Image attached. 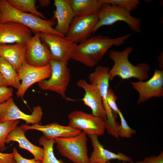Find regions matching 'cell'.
Listing matches in <instances>:
<instances>
[{
	"label": "cell",
	"instance_id": "obj_14",
	"mask_svg": "<svg viewBox=\"0 0 163 163\" xmlns=\"http://www.w3.org/2000/svg\"><path fill=\"white\" fill-rule=\"evenodd\" d=\"M77 85L82 88L85 94L82 100L84 104L89 107L92 114L96 117L107 120V115L103 104L102 99L97 86L88 83L83 79H79Z\"/></svg>",
	"mask_w": 163,
	"mask_h": 163
},
{
	"label": "cell",
	"instance_id": "obj_16",
	"mask_svg": "<svg viewBox=\"0 0 163 163\" xmlns=\"http://www.w3.org/2000/svg\"><path fill=\"white\" fill-rule=\"evenodd\" d=\"M19 126L26 131L28 130H34L40 131L47 139L73 136L82 131L79 129L69 125L62 126L56 122L44 125L39 124L30 126L26 124H22Z\"/></svg>",
	"mask_w": 163,
	"mask_h": 163
},
{
	"label": "cell",
	"instance_id": "obj_36",
	"mask_svg": "<svg viewBox=\"0 0 163 163\" xmlns=\"http://www.w3.org/2000/svg\"><path fill=\"white\" fill-rule=\"evenodd\" d=\"M0 86H6L4 81L0 74Z\"/></svg>",
	"mask_w": 163,
	"mask_h": 163
},
{
	"label": "cell",
	"instance_id": "obj_13",
	"mask_svg": "<svg viewBox=\"0 0 163 163\" xmlns=\"http://www.w3.org/2000/svg\"><path fill=\"white\" fill-rule=\"evenodd\" d=\"M32 32L25 26L15 22L0 23V45L13 43H27Z\"/></svg>",
	"mask_w": 163,
	"mask_h": 163
},
{
	"label": "cell",
	"instance_id": "obj_39",
	"mask_svg": "<svg viewBox=\"0 0 163 163\" xmlns=\"http://www.w3.org/2000/svg\"><path fill=\"white\" fill-rule=\"evenodd\" d=\"M1 16H2V13H1V11L0 9V19L1 18Z\"/></svg>",
	"mask_w": 163,
	"mask_h": 163
},
{
	"label": "cell",
	"instance_id": "obj_34",
	"mask_svg": "<svg viewBox=\"0 0 163 163\" xmlns=\"http://www.w3.org/2000/svg\"><path fill=\"white\" fill-rule=\"evenodd\" d=\"M40 4L42 7L48 6L50 3V1L49 0H39Z\"/></svg>",
	"mask_w": 163,
	"mask_h": 163
},
{
	"label": "cell",
	"instance_id": "obj_19",
	"mask_svg": "<svg viewBox=\"0 0 163 163\" xmlns=\"http://www.w3.org/2000/svg\"><path fill=\"white\" fill-rule=\"evenodd\" d=\"M110 70L108 67L98 66L88 76L90 83L95 84L98 87L107 115L109 114L112 112L107 101V95L109 88L110 80L108 72Z\"/></svg>",
	"mask_w": 163,
	"mask_h": 163
},
{
	"label": "cell",
	"instance_id": "obj_20",
	"mask_svg": "<svg viewBox=\"0 0 163 163\" xmlns=\"http://www.w3.org/2000/svg\"><path fill=\"white\" fill-rule=\"evenodd\" d=\"M27 44L15 43L1 45L0 56L9 62L18 72L25 62Z\"/></svg>",
	"mask_w": 163,
	"mask_h": 163
},
{
	"label": "cell",
	"instance_id": "obj_12",
	"mask_svg": "<svg viewBox=\"0 0 163 163\" xmlns=\"http://www.w3.org/2000/svg\"><path fill=\"white\" fill-rule=\"evenodd\" d=\"M40 37V32H37L27 43L25 61L33 66H43L49 63L51 60L49 48L41 41Z\"/></svg>",
	"mask_w": 163,
	"mask_h": 163
},
{
	"label": "cell",
	"instance_id": "obj_3",
	"mask_svg": "<svg viewBox=\"0 0 163 163\" xmlns=\"http://www.w3.org/2000/svg\"><path fill=\"white\" fill-rule=\"evenodd\" d=\"M133 50L132 47L128 46L122 51L113 50L110 52L109 57L114 64L108 72L110 81L117 76L123 80L135 78L143 81L149 78L150 69L149 64L142 63L135 66L129 61V56Z\"/></svg>",
	"mask_w": 163,
	"mask_h": 163
},
{
	"label": "cell",
	"instance_id": "obj_32",
	"mask_svg": "<svg viewBox=\"0 0 163 163\" xmlns=\"http://www.w3.org/2000/svg\"><path fill=\"white\" fill-rule=\"evenodd\" d=\"M0 163H16L13 152L4 153L0 152Z\"/></svg>",
	"mask_w": 163,
	"mask_h": 163
},
{
	"label": "cell",
	"instance_id": "obj_1",
	"mask_svg": "<svg viewBox=\"0 0 163 163\" xmlns=\"http://www.w3.org/2000/svg\"><path fill=\"white\" fill-rule=\"evenodd\" d=\"M131 35L128 34L114 38L102 35L89 37L77 45L72 59L87 67H93L110 47L123 45Z\"/></svg>",
	"mask_w": 163,
	"mask_h": 163
},
{
	"label": "cell",
	"instance_id": "obj_37",
	"mask_svg": "<svg viewBox=\"0 0 163 163\" xmlns=\"http://www.w3.org/2000/svg\"><path fill=\"white\" fill-rule=\"evenodd\" d=\"M162 54H161L160 56H159V62L160 63V66L161 67V68H162Z\"/></svg>",
	"mask_w": 163,
	"mask_h": 163
},
{
	"label": "cell",
	"instance_id": "obj_15",
	"mask_svg": "<svg viewBox=\"0 0 163 163\" xmlns=\"http://www.w3.org/2000/svg\"><path fill=\"white\" fill-rule=\"evenodd\" d=\"M3 113L0 122L21 119L24 121L27 124L33 125L39 124L42 118L43 110L40 106L33 107L32 113L27 114L19 109L12 97L3 103Z\"/></svg>",
	"mask_w": 163,
	"mask_h": 163
},
{
	"label": "cell",
	"instance_id": "obj_2",
	"mask_svg": "<svg viewBox=\"0 0 163 163\" xmlns=\"http://www.w3.org/2000/svg\"><path fill=\"white\" fill-rule=\"evenodd\" d=\"M0 9L2 13L0 23L15 22L28 27L34 34L37 32H45L65 36L53 27V26L56 24L53 19H43L33 14L18 10L6 0H0Z\"/></svg>",
	"mask_w": 163,
	"mask_h": 163
},
{
	"label": "cell",
	"instance_id": "obj_28",
	"mask_svg": "<svg viewBox=\"0 0 163 163\" xmlns=\"http://www.w3.org/2000/svg\"><path fill=\"white\" fill-rule=\"evenodd\" d=\"M103 4L120 7L129 12L136 9L140 4L139 0H102Z\"/></svg>",
	"mask_w": 163,
	"mask_h": 163
},
{
	"label": "cell",
	"instance_id": "obj_9",
	"mask_svg": "<svg viewBox=\"0 0 163 163\" xmlns=\"http://www.w3.org/2000/svg\"><path fill=\"white\" fill-rule=\"evenodd\" d=\"M17 72L21 82L16 95L18 97H22L32 85L49 78L52 70L50 63L43 66L36 67L30 65L25 62Z\"/></svg>",
	"mask_w": 163,
	"mask_h": 163
},
{
	"label": "cell",
	"instance_id": "obj_40",
	"mask_svg": "<svg viewBox=\"0 0 163 163\" xmlns=\"http://www.w3.org/2000/svg\"><path fill=\"white\" fill-rule=\"evenodd\" d=\"M1 45H0V46H1Z\"/></svg>",
	"mask_w": 163,
	"mask_h": 163
},
{
	"label": "cell",
	"instance_id": "obj_26",
	"mask_svg": "<svg viewBox=\"0 0 163 163\" xmlns=\"http://www.w3.org/2000/svg\"><path fill=\"white\" fill-rule=\"evenodd\" d=\"M19 122L18 120H13L0 122V151L1 152L6 150L5 142L7 136Z\"/></svg>",
	"mask_w": 163,
	"mask_h": 163
},
{
	"label": "cell",
	"instance_id": "obj_21",
	"mask_svg": "<svg viewBox=\"0 0 163 163\" xmlns=\"http://www.w3.org/2000/svg\"><path fill=\"white\" fill-rule=\"evenodd\" d=\"M25 131L19 126H17L7 136L5 143L8 144L12 141L17 142L19 148L28 151L36 160L41 161L43 155V148L31 143L25 136Z\"/></svg>",
	"mask_w": 163,
	"mask_h": 163
},
{
	"label": "cell",
	"instance_id": "obj_8",
	"mask_svg": "<svg viewBox=\"0 0 163 163\" xmlns=\"http://www.w3.org/2000/svg\"><path fill=\"white\" fill-rule=\"evenodd\" d=\"M69 125L84 132L87 135H104L105 121L103 119L81 110H75L68 116Z\"/></svg>",
	"mask_w": 163,
	"mask_h": 163
},
{
	"label": "cell",
	"instance_id": "obj_24",
	"mask_svg": "<svg viewBox=\"0 0 163 163\" xmlns=\"http://www.w3.org/2000/svg\"><path fill=\"white\" fill-rule=\"evenodd\" d=\"M38 142L39 145L43 146L44 151L41 163H62V161L58 160L54 154L53 147L56 143L54 139H47L42 136Z\"/></svg>",
	"mask_w": 163,
	"mask_h": 163
},
{
	"label": "cell",
	"instance_id": "obj_10",
	"mask_svg": "<svg viewBox=\"0 0 163 163\" xmlns=\"http://www.w3.org/2000/svg\"><path fill=\"white\" fill-rule=\"evenodd\" d=\"M98 21V12L83 16H75L73 19L65 37L76 44L89 37Z\"/></svg>",
	"mask_w": 163,
	"mask_h": 163
},
{
	"label": "cell",
	"instance_id": "obj_33",
	"mask_svg": "<svg viewBox=\"0 0 163 163\" xmlns=\"http://www.w3.org/2000/svg\"><path fill=\"white\" fill-rule=\"evenodd\" d=\"M143 161L144 163H163V152H162L157 156L146 157Z\"/></svg>",
	"mask_w": 163,
	"mask_h": 163
},
{
	"label": "cell",
	"instance_id": "obj_7",
	"mask_svg": "<svg viewBox=\"0 0 163 163\" xmlns=\"http://www.w3.org/2000/svg\"><path fill=\"white\" fill-rule=\"evenodd\" d=\"M41 41L48 47L51 60L68 62L71 59L77 46L65 36L45 32H40Z\"/></svg>",
	"mask_w": 163,
	"mask_h": 163
},
{
	"label": "cell",
	"instance_id": "obj_30",
	"mask_svg": "<svg viewBox=\"0 0 163 163\" xmlns=\"http://www.w3.org/2000/svg\"><path fill=\"white\" fill-rule=\"evenodd\" d=\"M13 94V90L6 86H0V103H3L11 97Z\"/></svg>",
	"mask_w": 163,
	"mask_h": 163
},
{
	"label": "cell",
	"instance_id": "obj_31",
	"mask_svg": "<svg viewBox=\"0 0 163 163\" xmlns=\"http://www.w3.org/2000/svg\"><path fill=\"white\" fill-rule=\"evenodd\" d=\"M12 152L16 163H41V161L36 160L34 158L28 159L24 158L18 152L15 147L13 149Z\"/></svg>",
	"mask_w": 163,
	"mask_h": 163
},
{
	"label": "cell",
	"instance_id": "obj_29",
	"mask_svg": "<svg viewBox=\"0 0 163 163\" xmlns=\"http://www.w3.org/2000/svg\"><path fill=\"white\" fill-rule=\"evenodd\" d=\"M117 98L112 89L109 88L107 97V102L110 109L117 114L118 111L120 110L116 102Z\"/></svg>",
	"mask_w": 163,
	"mask_h": 163
},
{
	"label": "cell",
	"instance_id": "obj_23",
	"mask_svg": "<svg viewBox=\"0 0 163 163\" xmlns=\"http://www.w3.org/2000/svg\"><path fill=\"white\" fill-rule=\"evenodd\" d=\"M0 74L6 86H10L18 89L20 82L17 72L4 58L0 56Z\"/></svg>",
	"mask_w": 163,
	"mask_h": 163
},
{
	"label": "cell",
	"instance_id": "obj_18",
	"mask_svg": "<svg viewBox=\"0 0 163 163\" xmlns=\"http://www.w3.org/2000/svg\"><path fill=\"white\" fill-rule=\"evenodd\" d=\"M56 7L54 17L57 20L54 28L58 33L65 35L69 30L71 22L75 16L69 0H54Z\"/></svg>",
	"mask_w": 163,
	"mask_h": 163
},
{
	"label": "cell",
	"instance_id": "obj_5",
	"mask_svg": "<svg viewBox=\"0 0 163 163\" xmlns=\"http://www.w3.org/2000/svg\"><path fill=\"white\" fill-rule=\"evenodd\" d=\"M119 21L126 23L134 32H141L140 18L132 16L130 12L120 7L104 4L98 12V21L93 33L103 26L111 25Z\"/></svg>",
	"mask_w": 163,
	"mask_h": 163
},
{
	"label": "cell",
	"instance_id": "obj_22",
	"mask_svg": "<svg viewBox=\"0 0 163 163\" xmlns=\"http://www.w3.org/2000/svg\"><path fill=\"white\" fill-rule=\"evenodd\" d=\"M69 1L75 16L97 13L103 4L102 0H69Z\"/></svg>",
	"mask_w": 163,
	"mask_h": 163
},
{
	"label": "cell",
	"instance_id": "obj_6",
	"mask_svg": "<svg viewBox=\"0 0 163 163\" xmlns=\"http://www.w3.org/2000/svg\"><path fill=\"white\" fill-rule=\"evenodd\" d=\"M52 70L50 78L38 83L41 89L54 91L63 98H66L67 87L70 80V71L68 62L51 60L50 62Z\"/></svg>",
	"mask_w": 163,
	"mask_h": 163
},
{
	"label": "cell",
	"instance_id": "obj_35",
	"mask_svg": "<svg viewBox=\"0 0 163 163\" xmlns=\"http://www.w3.org/2000/svg\"><path fill=\"white\" fill-rule=\"evenodd\" d=\"M3 113V103H0V121L2 119Z\"/></svg>",
	"mask_w": 163,
	"mask_h": 163
},
{
	"label": "cell",
	"instance_id": "obj_25",
	"mask_svg": "<svg viewBox=\"0 0 163 163\" xmlns=\"http://www.w3.org/2000/svg\"><path fill=\"white\" fill-rule=\"evenodd\" d=\"M13 7L21 11L29 12L43 19H46L44 15L37 9L35 0H6Z\"/></svg>",
	"mask_w": 163,
	"mask_h": 163
},
{
	"label": "cell",
	"instance_id": "obj_4",
	"mask_svg": "<svg viewBox=\"0 0 163 163\" xmlns=\"http://www.w3.org/2000/svg\"><path fill=\"white\" fill-rule=\"evenodd\" d=\"M86 135L82 131L73 136L55 138L59 152L73 163H89Z\"/></svg>",
	"mask_w": 163,
	"mask_h": 163
},
{
	"label": "cell",
	"instance_id": "obj_17",
	"mask_svg": "<svg viewBox=\"0 0 163 163\" xmlns=\"http://www.w3.org/2000/svg\"><path fill=\"white\" fill-rule=\"evenodd\" d=\"M90 138L93 150L89 158V163H107L112 160H117L124 163L133 162L130 157L121 152L115 153L104 148L99 142L98 136L88 135Z\"/></svg>",
	"mask_w": 163,
	"mask_h": 163
},
{
	"label": "cell",
	"instance_id": "obj_38",
	"mask_svg": "<svg viewBox=\"0 0 163 163\" xmlns=\"http://www.w3.org/2000/svg\"><path fill=\"white\" fill-rule=\"evenodd\" d=\"M107 163H110L109 161L107 162ZM133 163H144L143 161L136 162H133Z\"/></svg>",
	"mask_w": 163,
	"mask_h": 163
},
{
	"label": "cell",
	"instance_id": "obj_11",
	"mask_svg": "<svg viewBox=\"0 0 163 163\" xmlns=\"http://www.w3.org/2000/svg\"><path fill=\"white\" fill-rule=\"evenodd\" d=\"M133 88L139 94L138 104L154 97L163 96V71L155 69L153 76L146 81L131 82Z\"/></svg>",
	"mask_w": 163,
	"mask_h": 163
},
{
	"label": "cell",
	"instance_id": "obj_27",
	"mask_svg": "<svg viewBox=\"0 0 163 163\" xmlns=\"http://www.w3.org/2000/svg\"><path fill=\"white\" fill-rule=\"evenodd\" d=\"M117 114L120 120V124H118L117 127L118 136L126 138H131L133 135L136 133V130L129 126L120 110L118 111Z\"/></svg>",
	"mask_w": 163,
	"mask_h": 163
}]
</instances>
